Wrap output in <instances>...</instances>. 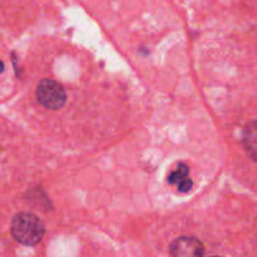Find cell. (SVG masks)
Wrapping results in <instances>:
<instances>
[{
    "mask_svg": "<svg viewBox=\"0 0 257 257\" xmlns=\"http://www.w3.org/2000/svg\"><path fill=\"white\" fill-rule=\"evenodd\" d=\"M12 236L24 246H34L42 241L45 227L38 216L29 212H20L10 223Z\"/></svg>",
    "mask_w": 257,
    "mask_h": 257,
    "instance_id": "cell-1",
    "label": "cell"
},
{
    "mask_svg": "<svg viewBox=\"0 0 257 257\" xmlns=\"http://www.w3.org/2000/svg\"><path fill=\"white\" fill-rule=\"evenodd\" d=\"M35 94L38 102L48 109H59L67 100V94L62 85L52 79L40 80Z\"/></svg>",
    "mask_w": 257,
    "mask_h": 257,
    "instance_id": "cell-2",
    "label": "cell"
},
{
    "mask_svg": "<svg viewBox=\"0 0 257 257\" xmlns=\"http://www.w3.org/2000/svg\"><path fill=\"white\" fill-rule=\"evenodd\" d=\"M203 253V243L198 238L191 236L176 238L170 246L171 257H202Z\"/></svg>",
    "mask_w": 257,
    "mask_h": 257,
    "instance_id": "cell-3",
    "label": "cell"
},
{
    "mask_svg": "<svg viewBox=\"0 0 257 257\" xmlns=\"http://www.w3.org/2000/svg\"><path fill=\"white\" fill-rule=\"evenodd\" d=\"M168 183L177 186L180 192H188L193 182L190 178V168L186 163H178L177 168L168 176Z\"/></svg>",
    "mask_w": 257,
    "mask_h": 257,
    "instance_id": "cell-4",
    "label": "cell"
},
{
    "mask_svg": "<svg viewBox=\"0 0 257 257\" xmlns=\"http://www.w3.org/2000/svg\"><path fill=\"white\" fill-rule=\"evenodd\" d=\"M242 146L247 155L257 162V119L248 122L243 128Z\"/></svg>",
    "mask_w": 257,
    "mask_h": 257,
    "instance_id": "cell-5",
    "label": "cell"
},
{
    "mask_svg": "<svg viewBox=\"0 0 257 257\" xmlns=\"http://www.w3.org/2000/svg\"><path fill=\"white\" fill-rule=\"evenodd\" d=\"M3 70H4V63L0 62V73H2Z\"/></svg>",
    "mask_w": 257,
    "mask_h": 257,
    "instance_id": "cell-6",
    "label": "cell"
},
{
    "mask_svg": "<svg viewBox=\"0 0 257 257\" xmlns=\"http://www.w3.org/2000/svg\"><path fill=\"white\" fill-rule=\"evenodd\" d=\"M211 257H221V256H211Z\"/></svg>",
    "mask_w": 257,
    "mask_h": 257,
    "instance_id": "cell-7",
    "label": "cell"
}]
</instances>
